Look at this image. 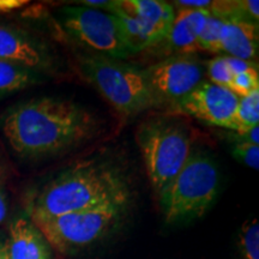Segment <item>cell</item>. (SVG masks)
<instances>
[{
	"mask_svg": "<svg viewBox=\"0 0 259 259\" xmlns=\"http://www.w3.org/2000/svg\"><path fill=\"white\" fill-rule=\"evenodd\" d=\"M2 130L18 156H56L95 137L100 122L93 112L69 99L38 97L3 115Z\"/></svg>",
	"mask_w": 259,
	"mask_h": 259,
	"instance_id": "obj_1",
	"label": "cell"
},
{
	"mask_svg": "<svg viewBox=\"0 0 259 259\" xmlns=\"http://www.w3.org/2000/svg\"><path fill=\"white\" fill-rule=\"evenodd\" d=\"M130 186L121 169L108 161L73 164L45 185L31 200L30 221L93 209L109 203L130 202Z\"/></svg>",
	"mask_w": 259,
	"mask_h": 259,
	"instance_id": "obj_2",
	"label": "cell"
},
{
	"mask_svg": "<svg viewBox=\"0 0 259 259\" xmlns=\"http://www.w3.org/2000/svg\"><path fill=\"white\" fill-rule=\"evenodd\" d=\"M80 76L103 96L122 118H132L157 107L144 70L119 59L78 54Z\"/></svg>",
	"mask_w": 259,
	"mask_h": 259,
	"instance_id": "obj_3",
	"label": "cell"
},
{
	"mask_svg": "<svg viewBox=\"0 0 259 259\" xmlns=\"http://www.w3.org/2000/svg\"><path fill=\"white\" fill-rule=\"evenodd\" d=\"M219 169L203 151L192 150L185 166L157 194L168 225L202 218L216 198Z\"/></svg>",
	"mask_w": 259,
	"mask_h": 259,
	"instance_id": "obj_4",
	"label": "cell"
},
{
	"mask_svg": "<svg viewBox=\"0 0 259 259\" xmlns=\"http://www.w3.org/2000/svg\"><path fill=\"white\" fill-rule=\"evenodd\" d=\"M136 141L156 194L185 166L193 150L189 130L176 119L155 118L143 122Z\"/></svg>",
	"mask_w": 259,
	"mask_h": 259,
	"instance_id": "obj_5",
	"label": "cell"
},
{
	"mask_svg": "<svg viewBox=\"0 0 259 259\" xmlns=\"http://www.w3.org/2000/svg\"><path fill=\"white\" fill-rule=\"evenodd\" d=\"M130 202L109 203L32 222L53 251L71 255L102 240L119 225Z\"/></svg>",
	"mask_w": 259,
	"mask_h": 259,
	"instance_id": "obj_6",
	"label": "cell"
},
{
	"mask_svg": "<svg viewBox=\"0 0 259 259\" xmlns=\"http://www.w3.org/2000/svg\"><path fill=\"white\" fill-rule=\"evenodd\" d=\"M59 25L84 54L119 60L132 56L118 18L109 12L82 5L66 6L59 12Z\"/></svg>",
	"mask_w": 259,
	"mask_h": 259,
	"instance_id": "obj_7",
	"label": "cell"
},
{
	"mask_svg": "<svg viewBox=\"0 0 259 259\" xmlns=\"http://www.w3.org/2000/svg\"><path fill=\"white\" fill-rule=\"evenodd\" d=\"M143 70L157 107L183 100L203 82L205 72L194 54L166 58Z\"/></svg>",
	"mask_w": 259,
	"mask_h": 259,
	"instance_id": "obj_8",
	"label": "cell"
},
{
	"mask_svg": "<svg viewBox=\"0 0 259 259\" xmlns=\"http://www.w3.org/2000/svg\"><path fill=\"white\" fill-rule=\"evenodd\" d=\"M239 96L231 89L203 80L189 95L170 107L176 114L191 116L218 127L235 131V112Z\"/></svg>",
	"mask_w": 259,
	"mask_h": 259,
	"instance_id": "obj_9",
	"label": "cell"
},
{
	"mask_svg": "<svg viewBox=\"0 0 259 259\" xmlns=\"http://www.w3.org/2000/svg\"><path fill=\"white\" fill-rule=\"evenodd\" d=\"M0 61L42 72L53 65L50 51L37 38L12 25L0 23Z\"/></svg>",
	"mask_w": 259,
	"mask_h": 259,
	"instance_id": "obj_10",
	"label": "cell"
},
{
	"mask_svg": "<svg viewBox=\"0 0 259 259\" xmlns=\"http://www.w3.org/2000/svg\"><path fill=\"white\" fill-rule=\"evenodd\" d=\"M209 16V10L176 9V18L169 31L162 40L151 47L154 53L166 58L193 56L197 53V40Z\"/></svg>",
	"mask_w": 259,
	"mask_h": 259,
	"instance_id": "obj_11",
	"label": "cell"
},
{
	"mask_svg": "<svg viewBox=\"0 0 259 259\" xmlns=\"http://www.w3.org/2000/svg\"><path fill=\"white\" fill-rule=\"evenodd\" d=\"M107 12L122 14L136 19L161 40L169 31L176 18L174 6L161 0H115L111 2Z\"/></svg>",
	"mask_w": 259,
	"mask_h": 259,
	"instance_id": "obj_12",
	"label": "cell"
},
{
	"mask_svg": "<svg viewBox=\"0 0 259 259\" xmlns=\"http://www.w3.org/2000/svg\"><path fill=\"white\" fill-rule=\"evenodd\" d=\"M8 259H54L53 248L36 226L28 219H17L9 229Z\"/></svg>",
	"mask_w": 259,
	"mask_h": 259,
	"instance_id": "obj_13",
	"label": "cell"
},
{
	"mask_svg": "<svg viewBox=\"0 0 259 259\" xmlns=\"http://www.w3.org/2000/svg\"><path fill=\"white\" fill-rule=\"evenodd\" d=\"M221 53L255 63L258 57V24L241 18L223 19L220 37Z\"/></svg>",
	"mask_w": 259,
	"mask_h": 259,
	"instance_id": "obj_14",
	"label": "cell"
},
{
	"mask_svg": "<svg viewBox=\"0 0 259 259\" xmlns=\"http://www.w3.org/2000/svg\"><path fill=\"white\" fill-rule=\"evenodd\" d=\"M40 80L36 71L0 61V99L35 85Z\"/></svg>",
	"mask_w": 259,
	"mask_h": 259,
	"instance_id": "obj_15",
	"label": "cell"
},
{
	"mask_svg": "<svg viewBox=\"0 0 259 259\" xmlns=\"http://www.w3.org/2000/svg\"><path fill=\"white\" fill-rule=\"evenodd\" d=\"M259 124V90L239 97L235 112V132H246Z\"/></svg>",
	"mask_w": 259,
	"mask_h": 259,
	"instance_id": "obj_16",
	"label": "cell"
},
{
	"mask_svg": "<svg viewBox=\"0 0 259 259\" xmlns=\"http://www.w3.org/2000/svg\"><path fill=\"white\" fill-rule=\"evenodd\" d=\"M223 19L219 16L210 14L206 18L205 24L200 31L197 40V50L198 52H209V53H221L220 48V37H221V28Z\"/></svg>",
	"mask_w": 259,
	"mask_h": 259,
	"instance_id": "obj_17",
	"label": "cell"
},
{
	"mask_svg": "<svg viewBox=\"0 0 259 259\" xmlns=\"http://www.w3.org/2000/svg\"><path fill=\"white\" fill-rule=\"evenodd\" d=\"M241 259H259V225L255 219L244 223L239 233Z\"/></svg>",
	"mask_w": 259,
	"mask_h": 259,
	"instance_id": "obj_18",
	"label": "cell"
},
{
	"mask_svg": "<svg viewBox=\"0 0 259 259\" xmlns=\"http://www.w3.org/2000/svg\"><path fill=\"white\" fill-rule=\"evenodd\" d=\"M206 74H208L209 82L228 89L234 77L227 64L226 56H219L209 60L208 66H206Z\"/></svg>",
	"mask_w": 259,
	"mask_h": 259,
	"instance_id": "obj_19",
	"label": "cell"
},
{
	"mask_svg": "<svg viewBox=\"0 0 259 259\" xmlns=\"http://www.w3.org/2000/svg\"><path fill=\"white\" fill-rule=\"evenodd\" d=\"M229 89L236 96L242 97L253 93L254 90H259V76L258 69H252L246 72L239 73L233 77Z\"/></svg>",
	"mask_w": 259,
	"mask_h": 259,
	"instance_id": "obj_20",
	"label": "cell"
},
{
	"mask_svg": "<svg viewBox=\"0 0 259 259\" xmlns=\"http://www.w3.org/2000/svg\"><path fill=\"white\" fill-rule=\"evenodd\" d=\"M233 157L252 169L259 168V145L253 144H232Z\"/></svg>",
	"mask_w": 259,
	"mask_h": 259,
	"instance_id": "obj_21",
	"label": "cell"
},
{
	"mask_svg": "<svg viewBox=\"0 0 259 259\" xmlns=\"http://www.w3.org/2000/svg\"><path fill=\"white\" fill-rule=\"evenodd\" d=\"M227 138L233 144H253L259 145V126L248 130L246 132L229 131L227 134Z\"/></svg>",
	"mask_w": 259,
	"mask_h": 259,
	"instance_id": "obj_22",
	"label": "cell"
},
{
	"mask_svg": "<svg viewBox=\"0 0 259 259\" xmlns=\"http://www.w3.org/2000/svg\"><path fill=\"white\" fill-rule=\"evenodd\" d=\"M226 60L233 76L246 72V71L248 70L257 69V63H252V61L241 60V59H238V58H233L228 56H226Z\"/></svg>",
	"mask_w": 259,
	"mask_h": 259,
	"instance_id": "obj_23",
	"label": "cell"
},
{
	"mask_svg": "<svg viewBox=\"0 0 259 259\" xmlns=\"http://www.w3.org/2000/svg\"><path fill=\"white\" fill-rule=\"evenodd\" d=\"M213 2L210 0H179V2H174V9H194V10H209L211 8Z\"/></svg>",
	"mask_w": 259,
	"mask_h": 259,
	"instance_id": "obj_24",
	"label": "cell"
},
{
	"mask_svg": "<svg viewBox=\"0 0 259 259\" xmlns=\"http://www.w3.org/2000/svg\"><path fill=\"white\" fill-rule=\"evenodd\" d=\"M28 3L27 0H0V14L15 11V10L23 8Z\"/></svg>",
	"mask_w": 259,
	"mask_h": 259,
	"instance_id": "obj_25",
	"label": "cell"
},
{
	"mask_svg": "<svg viewBox=\"0 0 259 259\" xmlns=\"http://www.w3.org/2000/svg\"><path fill=\"white\" fill-rule=\"evenodd\" d=\"M6 213H8V202H6L4 191L0 187V223L5 220Z\"/></svg>",
	"mask_w": 259,
	"mask_h": 259,
	"instance_id": "obj_26",
	"label": "cell"
},
{
	"mask_svg": "<svg viewBox=\"0 0 259 259\" xmlns=\"http://www.w3.org/2000/svg\"><path fill=\"white\" fill-rule=\"evenodd\" d=\"M0 259H8V246H6V240H0Z\"/></svg>",
	"mask_w": 259,
	"mask_h": 259,
	"instance_id": "obj_27",
	"label": "cell"
}]
</instances>
